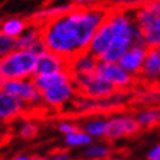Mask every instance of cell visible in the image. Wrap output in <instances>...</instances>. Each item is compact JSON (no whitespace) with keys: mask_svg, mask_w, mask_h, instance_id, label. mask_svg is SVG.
<instances>
[{"mask_svg":"<svg viewBox=\"0 0 160 160\" xmlns=\"http://www.w3.org/2000/svg\"><path fill=\"white\" fill-rule=\"evenodd\" d=\"M108 15L109 8L105 5L93 8L75 7L41 24L42 42L49 51L70 62L79 54L88 51L93 36Z\"/></svg>","mask_w":160,"mask_h":160,"instance_id":"6da1fadb","label":"cell"},{"mask_svg":"<svg viewBox=\"0 0 160 160\" xmlns=\"http://www.w3.org/2000/svg\"><path fill=\"white\" fill-rule=\"evenodd\" d=\"M38 55L32 50L16 49L0 59V70L5 80L33 79L36 75Z\"/></svg>","mask_w":160,"mask_h":160,"instance_id":"7a4b0ae2","label":"cell"},{"mask_svg":"<svg viewBox=\"0 0 160 160\" xmlns=\"http://www.w3.org/2000/svg\"><path fill=\"white\" fill-rule=\"evenodd\" d=\"M74 82L78 88V93L85 98L105 100L112 97L117 92V89L109 82H106L96 72L91 75L75 76Z\"/></svg>","mask_w":160,"mask_h":160,"instance_id":"3957f363","label":"cell"},{"mask_svg":"<svg viewBox=\"0 0 160 160\" xmlns=\"http://www.w3.org/2000/svg\"><path fill=\"white\" fill-rule=\"evenodd\" d=\"M135 114L130 113H117L108 117V130L105 139L109 142L118 141L122 138L137 135L141 131Z\"/></svg>","mask_w":160,"mask_h":160,"instance_id":"277c9868","label":"cell"},{"mask_svg":"<svg viewBox=\"0 0 160 160\" xmlns=\"http://www.w3.org/2000/svg\"><path fill=\"white\" fill-rule=\"evenodd\" d=\"M96 74L109 82L117 91H129L135 83V76L130 75L128 71L123 70L119 63L100 62Z\"/></svg>","mask_w":160,"mask_h":160,"instance_id":"5b68a950","label":"cell"},{"mask_svg":"<svg viewBox=\"0 0 160 160\" xmlns=\"http://www.w3.org/2000/svg\"><path fill=\"white\" fill-rule=\"evenodd\" d=\"M4 92L21 98L29 106L42 102V93L37 89L33 79H18V80H5L2 88Z\"/></svg>","mask_w":160,"mask_h":160,"instance_id":"8992f818","label":"cell"},{"mask_svg":"<svg viewBox=\"0 0 160 160\" xmlns=\"http://www.w3.org/2000/svg\"><path fill=\"white\" fill-rule=\"evenodd\" d=\"M76 95H79L78 88L74 80H71V82L55 85L42 92V102L51 106V108H61L68 101H71Z\"/></svg>","mask_w":160,"mask_h":160,"instance_id":"52a82bcc","label":"cell"},{"mask_svg":"<svg viewBox=\"0 0 160 160\" xmlns=\"http://www.w3.org/2000/svg\"><path fill=\"white\" fill-rule=\"evenodd\" d=\"M70 70V62L63 57L54 54L49 50L43 51L42 54L38 55L37 61V68H36V75H49V74H55V72H61ZM33 76V78H34Z\"/></svg>","mask_w":160,"mask_h":160,"instance_id":"ba28073f","label":"cell"},{"mask_svg":"<svg viewBox=\"0 0 160 160\" xmlns=\"http://www.w3.org/2000/svg\"><path fill=\"white\" fill-rule=\"evenodd\" d=\"M28 106L29 105L21 98L0 89V121H12L16 117L21 116Z\"/></svg>","mask_w":160,"mask_h":160,"instance_id":"9c48e42d","label":"cell"},{"mask_svg":"<svg viewBox=\"0 0 160 160\" xmlns=\"http://www.w3.org/2000/svg\"><path fill=\"white\" fill-rule=\"evenodd\" d=\"M147 50L148 48L144 45H134L131 49L128 50V52L121 58L119 61V66L126 70L130 75L132 76H139L141 75V71L143 67L146 55H147Z\"/></svg>","mask_w":160,"mask_h":160,"instance_id":"30bf717a","label":"cell"},{"mask_svg":"<svg viewBox=\"0 0 160 160\" xmlns=\"http://www.w3.org/2000/svg\"><path fill=\"white\" fill-rule=\"evenodd\" d=\"M113 38H114V34H113V32H112L110 25L105 20L102 22V25L100 26L97 29V32L95 33V36H93L92 41L89 43L88 51L92 55L98 58V61H100V58H101L105 54V51L110 48Z\"/></svg>","mask_w":160,"mask_h":160,"instance_id":"8fae6325","label":"cell"},{"mask_svg":"<svg viewBox=\"0 0 160 160\" xmlns=\"http://www.w3.org/2000/svg\"><path fill=\"white\" fill-rule=\"evenodd\" d=\"M139 78L148 84H154L160 79V48L147 50Z\"/></svg>","mask_w":160,"mask_h":160,"instance_id":"7c38bea8","label":"cell"},{"mask_svg":"<svg viewBox=\"0 0 160 160\" xmlns=\"http://www.w3.org/2000/svg\"><path fill=\"white\" fill-rule=\"evenodd\" d=\"M100 61L98 58L92 55L89 51H85L75 57L72 61H70V71L72 76H83V75H91L95 74L97 70Z\"/></svg>","mask_w":160,"mask_h":160,"instance_id":"4fadbf2b","label":"cell"},{"mask_svg":"<svg viewBox=\"0 0 160 160\" xmlns=\"http://www.w3.org/2000/svg\"><path fill=\"white\" fill-rule=\"evenodd\" d=\"M134 18L142 32L150 28L152 24L160 20V0H154L147 5L134 11Z\"/></svg>","mask_w":160,"mask_h":160,"instance_id":"5bb4252c","label":"cell"},{"mask_svg":"<svg viewBox=\"0 0 160 160\" xmlns=\"http://www.w3.org/2000/svg\"><path fill=\"white\" fill-rule=\"evenodd\" d=\"M71 80H74V76H72L70 70L55 72V74H49V75H38V76L33 78L34 85L37 87V89L41 93L52 88V87H55V85L71 82Z\"/></svg>","mask_w":160,"mask_h":160,"instance_id":"9a60e30c","label":"cell"},{"mask_svg":"<svg viewBox=\"0 0 160 160\" xmlns=\"http://www.w3.org/2000/svg\"><path fill=\"white\" fill-rule=\"evenodd\" d=\"M17 49L21 50H30L34 48L37 43L42 41V34H41V25L34 22L33 25L29 24L26 30L17 39Z\"/></svg>","mask_w":160,"mask_h":160,"instance_id":"2e32d148","label":"cell"},{"mask_svg":"<svg viewBox=\"0 0 160 160\" xmlns=\"http://www.w3.org/2000/svg\"><path fill=\"white\" fill-rule=\"evenodd\" d=\"M82 129L93 139H105L108 130V118L102 116L91 117L83 123Z\"/></svg>","mask_w":160,"mask_h":160,"instance_id":"e0dca14e","label":"cell"},{"mask_svg":"<svg viewBox=\"0 0 160 160\" xmlns=\"http://www.w3.org/2000/svg\"><path fill=\"white\" fill-rule=\"evenodd\" d=\"M135 117L141 129H154L160 126V106H146L137 113Z\"/></svg>","mask_w":160,"mask_h":160,"instance_id":"ac0fdd59","label":"cell"},{"mask_svg":"<svg viewBox=\"0 0 160 160\" xmlns=\"http://www.w3.org/2000/svg\"><path fill=\"white\" fill-rule=\"evenodd\" d=\"M82 156L84 160H106L112 156V146L106 142H95L84 147Z\"/></svg>","mask_w":160,"mask_h":160,"instance_id":"d6986e66","label":"cell"},{"mask_svg":"<svg viewBox=\"0 0 160 160\" xmlns=\"http://www.w3.org/2000/svg\"><path fill=\"white\" fill-rule=\"evenodd\" d=\"M28 26H29V22L26 20L20 18V17H11V18L4 20L0 24V30L5 33L7 36L17 39L26 30Z\"/></svg>","mask_w":160,"mask_h":160,"instance_id":"ffe728a7","label":"cell"},{"mask_svg":"<svg viewBox=\"0 0 160 160\" xmlns=\"http://www.w3.org/2000/svg\"><path fill=\"white\" fill-rule=\"evenodd\" d=\"M154 0H104V5L109 9H129L137 11Z\"/></svg>","mask_w":160,"mask_h":160,"instance_id":"44dd1931","label":"cell"},{"mask_svg":"<svg viewBox=\"0 0 160 160\" xmlns=\"http://www.w3.org/2000/svg\"><path fill=\"white\" fill-rule=\"evenodd\" d=\"M64 143L71 148H78V147H87L91 143H93V138L88 135L87 132L80 128L78 131L72 132L70 135L64 137Z\"/></svg>","mask_w":160,"mask_h":160,"instance_id":"7402d4cb","label":"cell"},{"mask_svg":"<svg viewBox=\"0 0 160 160\" xmlns=\"http://www.w3.org/2000/svg\"><path fill=\"white\" fill-rule=\"evenodd\" d=\"M143 38L148 49L160 48V20L152 24L150 28L143 30Z\"/></svg>","mask_w":160,"mask_h":160,"instance_id":"603a6c76","label":"cell"},{"mask_svg":"<svg viewBox=\"0 0 160 160\" xmlns=\"http://www.w3.org/2000/svg\"><path fill=\"white\" fill-rule=\"evenodd\" d=\"M139 101L146 106H160V88H148L138 96Z\"/></svg>","mask_w":160,"mask_h":160,"instance_id":"cb8c5ba5","label":"cell"},{"mask_svg":"<svg viewBox=\"0 0 160 160\" xmlns=\"http://www.w3.org/2000/svg\"><path fill=\"white\" fill-rule=\"evenodd\" d=\"M16 49H17L16 38L7 36L5 33L0 30V59H3L4 57L11 54V52L15 51Z\"/></svg>","mask_w":160,"mask_h":160,"instance_id":"d4e9b609","label":"cell"},{"mask_svg":"<svg viewBox=\"0 0 160 160\" xmlns=\"http://www.w3.org/2000/svg\"><path fill=\"white\" fill-rule=\"evenodd\" d=\"M38 135V126L37 123L28 121V122H24L20 128V137L25 141H30V139L36 138Z\"/></svg>","mask_w":160,"mask_h":160,"instance_id":"484cf974","label":"cell"},{"mask_svg":"<svg viewBox=\"0 0 160 160\" xmlns=\"http://www.w3.org/2000/svg\"><path fill=\"white\" fill-rule=\"evenodd\" d=\"M79 129L80 128L76 123L70 122V121H61L57 125V130L61 132V134H63L64 137L70 135V134H72V132H75V131H78Z\"/></svg>","mask_w":160,"mask_h":160,"instance_id":"4316f807","label":"cell"},{"mask_svg":"<svg viewBox=\"0 0 160 160\" xmlns=\"http://www.w3.org/2000/svg\"><path fill=\"white\" fill-rule=\"evenodd\" d=\"M75 7H82V8H93V7L104 5V0H71Z\"/></svg>","mask_w":160,"mask_h":160,"instance_id":"83f0119b","label":"cell"},{"mask_svg":"<svg viewBox=\"0 0 160 160\" xmlns=\"http://www.w3.org/2000/svg\"><path fill=\"white\" fill-rule=\"evenodd\" d=\"M146 159L147 160H160V142L154 144L147 151V154H146Z\"/></svg>","mask_w":160,"mask_h":160,"instance_id":"f1b7e54d","label":"cell"},{"mask_svg":"<svg viewBox=\"0 0 160 160\" xmlns=\"http://www.w3.org/2000/svg\"><path fill=\"white\" fill-rule=\"evenodd\" d=\"M46 160H74L71 158L70 154L64 151H57L54 154H50L49 156H46Z\"/></svg>","mask_w":160,"mask_h":160,"instance_id":"f546056e","label":"cell"},{"mask_svg":"<svg viewBox=\"0 0 160 160\" xmlns=\"http://www.w3.org/2000/svg\"><path fill=\"white\" fill-rule=\"evenodd\" d=\"M11 160H32V156L25 155V154H18L16 156H13Z\"/></svg>","mask_w":160,"mask_h":160,"instance_id":"4dcf8cb0","label":"cell"},{"mask_svg":"<svg viewBox=\"0 0 160 160\" xmlns=\"http://www.w3.org/2000/svg\"><path fill=\"white\" fill-rule=\"evenodd\" d=\"M106 160H125V159H122L121 156H116V155H112V156H109Z\"/></svg>","mask_w":160,"mask_h":160,"instance_id":"1f68e13d","label":"cell"},{"mask_svg":"<svg viewBox=\"0 0 160 160\" xmlns=\"http://www.w3.org/2000/svg\"><path fill=\"white\" fill-rule=\"evenodd\" d=\"M4 82H5V78H4V75H3L2 70H0V88H2V85H3Z\"/></svg>","mask_w":160,"mask_h":160,"instance_id":"d6a6232c","label":"cell"},{"mask_svg":"<svg viewBox=\"0 0 160 160\" xmlns=\"http://www.w3.org/2000/svg\"><path fill=\"white\" fill-rule=\"evenodd\" d=\"M32 160H46V158L39 156V155H34V156H32Z\"/></svg>","mask_w":160,"mask_h":160,"instance_id":"836d02e7","label":"cell"}]
</instances>
